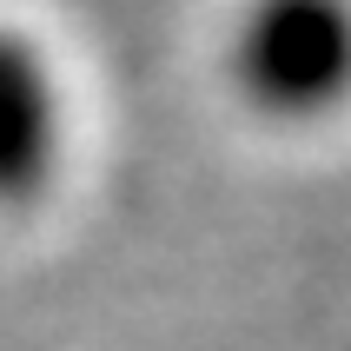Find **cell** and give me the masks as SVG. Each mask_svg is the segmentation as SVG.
Listing matches in <instances>:
<instances>
[{"instance_id":"1","label":"cell","mask_w":351,"mask_h":351,"mask_svg":"<svg viewBox=\"0 0 351 351\" xmlns=\"http://www.w3.org/2000/svg\"><path fill=\"white\" fill-rule=\"evenodd\" d=\"M232 86L265 119H325L351 99V0H245Z\"/></svg>"},{"instance_id":"2","label":"cell","mask_w":351,"mask_h":351,"mask_svg":"<svg viewBox=\"0 0 351 351\" xmlns=\"http://www.w3.org/2000/svg\"><path fill=\"white\" fill-rule=\"evenodd\" d=\"M60 166V86L27 34L0 27V206L20 213L53 186Z\"/></svg>"}]
</instances>
